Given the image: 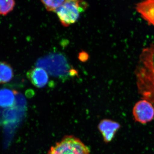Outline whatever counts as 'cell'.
I'll list each match as a JSON object with an SVG mask.
<instances>
[{
	"label": "cell",
	"instance_id": "obj_1",
	"mask_svg": "<svg viewBox=\"0 0 154 154\" xmlns=\"http://www.w3.org/2000/svg\"><path fill=\"white\" fill-rule=\"evenodd\" d=\"M134 75L139 94L154 107V44L143 49L135 69Z\"/></svg>",
	"mask_w": 154,
	"mask_h": 154
},
{
	"label": "cell",
	"instance_id": "obj_2",
	"mask_svg": "<svg viewBox=\"0 0 154 154\" xmlns=\"http://www.w3.org/2000/svg\"><path fill=\"white\" fill-rule=\"evenodd\" d=\"M36 66L44 69L52 76L62 80L68 79L77 73L69 64L65 56L60 53H52L38 59Z\"/></svg>",
	"mask_w": 154,
	"mask_h": 154
},
{
	"label": "cell",
	"instance_id": "obj_3",
	"mask_svg": "<svg viewBox=\"0 0 154 154\" xmlns=\"http://www.w3.org/2000/svg\"><path fill=\"white\" fill-rule=\"evenodd\" d=\"M86 2L82 1H65L60 7L56 11L62 25L68 27L78 21L81 14L88 7Z\"/></svg>",
	"mask_w": 154,
	"mask_h": 154
},
{
	"label": "cell",
	"instance_id": "obj_4",
	"mask_svg": "<svg viewBox=\"0 0 154 154\" xmlns=\"http://www.w3.org/2000/svg\"><path fill=\"white\" fill-rule=\"evenodd\" d=\"M48 154H90V151L79 138L67 136L51 147Z\"/></svg>",
	"mask_w": 154,
	"mask_h": 154
},
{
	"label": "cell",
	"instance_id": "obj_5",
	"mask_svg": "<svg viewBox=\"0 0 154 154\" xmlns=\"http://www.w3.org/2000/svg\"><path fill=\"white\" fill-rule=\"evenodd\" d=\"M132 113L135 121L141 124H146L154 119V107L150 102L143 99L135 104Z\"/></svg>",
	"mask_w": 154,
	"mask_h": 154
},
{
	"label": "cell",
	"instance_id": "obj_6",
	"mask_svg": "<svg viewBox=\"0 0 154 154\" xmlns=\"http://www.w3.org/2000/svg\"><path fill=\"white\" fill-rule=\"evenodd\" d=\"M121 127L117 122L109 119H104L99 122L98 128L102 134L103 140L106 143L110 142Z\"/></svg>",
	"mask_w": 154,
	"mask_h": 154
},
{
	"label": "cell",
	"instance_id": "obj_7",
	"mask_svg": "<svg viewBox=\"0 0 154 154\" xmlns=\"http://www.w3.org/2000/svg\"><path fill=\"white\" fill-rule=\"evenodd\" d=\"M135 9L149 25L154 27V0L142 1L136 4Z\"/></svg>",
	"mask_w": 154,
	"mask_h": 154
},
{
	"label": "cell",
	"instance_id": "obj_8",
	"mask_svg": "<svg viewBox=\"0 0 154 154\" xmlns=\"http://www.w3.org/2000/svg\"><path fill=\"white\" fill-rule=\"evenodd\" d=\"M27 76L31 83L37 88H44L48 82V74L41 68L31 69L27 72Z\"/></svg>",
	"mask_w": 154,
	"mask_h": 154
},
{
	"label": "cell",
	"instance_id": "obj_9",
	"mask_svg": "<svg viewBox=\"0 0 154 154\" xmlns=\"http://www.w3.org/2000/svg\"><path fill=\"white\" fill-rule=\"evenodd\" d=\"M17 92L7 88L0 89V107L10 108L15 105Z\"/></svg>",
	"mask_w": 154,
	"mask_h": 154
},
{
	"label": "cell",
	"instance_id": "obj_10",
	"mask_svg": "<svg viewBox=\"0 0 154 154\" xmlns=\"http://www.w3.org/2000/svg\"><path fill=\"white\" fill-rule=\"evenodd\" d=\"M14 76L12 66L5 62H0V84L9 82Z\"/></svg>",
	"mask_w": 154,
	"mask_h": 154
},
{
	"label": "cell",
	"instance_id": "obj_11",
	"mask_svg": "<svg viewBox=\"0 0 154 154\" xmlns=\"http://www.w3.org/2000/svg\"><path fill=\"white\" fill-rule=\"evenodd\" d=\"M16 3L13 0H0V15H7L14 10Z\"/></svg>",
	"mask_w": 154,
	"mask_h": 154
},
{
	"label": "cell",
	"instance_id": "obj_12",
	"mask_svg": "<svg viewBox=\"0 0 154 154\" xmlns=\"http://www.w3.org/2000/svg\"><path fill=\"white\" fill-rule=\"evenodd\" d=\"M65 1H42L41 2L45 8L48 12H54L63 5Z\"/></svg>",
	"mask_w": 154,
	"mask_h": 154
},
{
	"label": "cell",
	"instance_id": "obj_13",
	"mask_svg": "<svg viewBox=\"0 0 154 154\" xmlns=\"http://www.w3.org/2000/svg\"><path fill=\"white\" fill-rule=\"evenodd\" d=\"M88 56L85 52H82L79 54V59L81 60H86L88 59Z\"/></svg>",
	"mask_w": 154,
	"mask_h": 154
}]
</instances>
